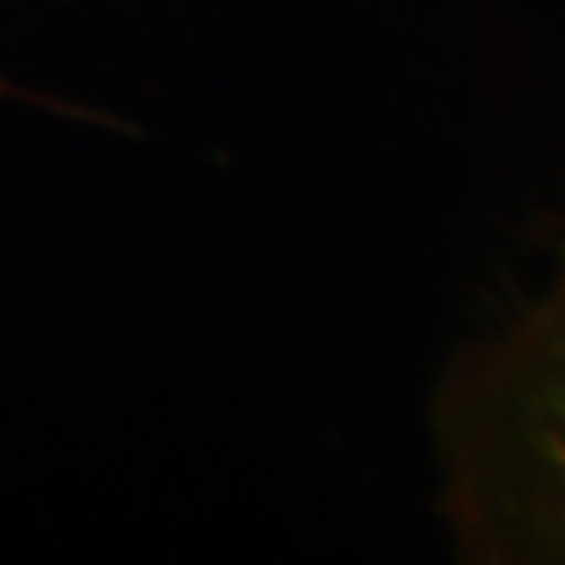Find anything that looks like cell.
Instances as JSON below:
<instances>
[{
	"mask_svg": "<svg viewBox=\"0 0 565 565\" xmlns=\"http://www.w3.org/2000/svg\"><path fill=\"white\" fill-rule=\"evenodd\" d=\"M0 102H34V105H46V109H63V105L46 102V97H39V93H30L21 81H13L9 72H0Z\"/></svg>",
	"mask_w": 565,
	"mask_h": 565,
	"instance_id": "obj_2",
	"label": "cell"
},
{
	"mask_svg": "<svg viewBox=\"0 0 565 565\" xmlns=\"http://www.w3.org/2000/svg\"><path fill=\"white\" fill-rule=\"evenodd\" d=\"M431 445L461 557L565 565V243L541 289L448 364Z\"/></svg>",
	"mask_w": 565,
	"mask_h": 565,
	"instance_id": "obj_1",
	"label": "cell"
}]
</instances>
